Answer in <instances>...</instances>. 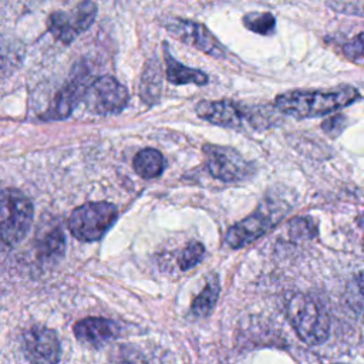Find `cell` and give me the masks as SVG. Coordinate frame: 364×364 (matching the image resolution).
Returning a JSON list of instances; mask_svg holds the SVG:
<instances>
[{
	"instance_id": "obj_1",
	"label": "cell",
	"mask_w": 364,
	"mask_h": 364,
	"mask_svg": "<svg viewBox=\"0 0 364 364\" xmlns=\"http://www.w3.org/2000/svg\"><path fill=\"white\" fill-rule=\"evenodd\" d=\"M361 98L360 91L351 85L333 90H294L280 94L274 105L286 115L296 118H314L336 112Z\"/></svg>"
},
{
	"instance_id": "obj_2",
	"label": "cell",
	"mask_w": 364,
	"mask_h": 364,
	"mask_svg": "<svg viewBox=\"0 0 364 364\" xmlns=\"http://www.w3.org/2000/svg\"><path fill=\"white\" fill-rule=\"evenodd\" d=\"M287 318L296 334L310 346L321 344L330 331V317L324 306L311 296L297 293L287 304Z\"/></svg>"
},
{
	"instance_id": "obj_3",
	"label": "cell",
	"mask_w": 364,
	"mask_h": 364,
	"mask_svg": "<svg viewBox=\"0 0 364 364\" xmlns=\"http://www.w3.org/2000/svg\"><path fill=\"white\" fill-rule=\"evenodd\" d=\"M33 203L17 189H0V247H11L24 239L33 222Z\"/></svg>"
},
{
	"instance_id": "obj_4",
	"label": "cell",
	"mask_w": 364,
	"mask_h": 364,
	"mask_svg": "<svg viewBox=\"0 0 364 364\" xmlns=\"http://www.w3.org/2000/svg\"><path fill=\"white\" fill-rule=\"evenodd\" d=\"M118 210L109 202H88L75 208L68 219L71 233L82 242H94L117 220Z\"/></svg>"
},
{
	"instance_id": "obj_5",
	"label": "cell",
	"mask_w": 364,
	"mask_h": 364,
	"mask_svg": "<svg viewBox=\"0 0 364 364\" xmlns=\"http://www.w3.org/2000/svg\"><path fill=\"white\" fill-rule=\"evenodd\" d=\"M128 90L114 77L104 75L87 85L82 101L88 111L97 115L119 114L128 104Z\"/></svg>"
},
{
	"instance_id": "obj_6",
	"label": "cell",
	"mask_w": 364,
	"mask_h": 364,
	"mask_svg": "<svg viewBox=\"0 0 364 364\" xmlns=\"http://www.w3.org/2000/svg\"><path fill=\"white\" fill-rule=\"evenodd\" d=\"M97 16V4L84 0L71 11H54L48 18L50 33L61 43H73L81 33L90 28Z\"/></svg>"
},
{
	"instance_id": "obj_7",
	"label": "cell",
	"mask_w": 364,
	"mask_h": 364,
	"mask_svg": "<svg viewBox=\"0 0 364 364\" xmlns=\"http://www.w3.org/2000/svg\"><path fill=\"white\" fill-rule=\"evenodd\" d=\"M162 26L182 43L200 50L216 58H223L226 50L222 43L209 31V28L198 21H192L182 17H168L162 21Z\"/></svg>"
},
{
	"instance_id": "obj_8",
	"label": "cell",
	"mask_w": 364,
	"mask_h": 364,
	"mask_svg": "<svg viewBox=\"0 0 364 364\" xmlns=\"http://www.w3.org/2000/svg\"><path fill=\"white\" fill-rule=\"evenodd\" d=\"M203 154L209 172L220 181L236 182L252 175V164L233 148L206 144Z\"/></svg>"
},
{
	"instance_id": "obj_9",
	"label": "cell",
	"mask_w": 364,
	"mask_h": 364,
	"mask_svg": "<svg viewBox=\"0 0 364 364\" xmlns=\"http://www.w3.org/2000/svg\"><path fill=\"white\" fill-rule=\"evenodd\" d=\"M23 351L33 364H57L61 355L57 334L43 326H33L24 333Z\"/></svg>"
},
{
	"instance_id": "obj_10",
	"label": "cell",
	"mask_w": 364,
	"mask_h": 364,
	"mask_svg": "<svg viewBox=\"0 0 364 364\" xmlns=\"http://www.w3.org/2000/svg\"><path fill=\"white\" fill-rule=\"evenodd\" d=\"M196 114L208 122L228 128H240L246 121L250 122V111L228 100L199 101L196 105Z\"/></svg>"
},
{
	"instance_id": "obj_11",
	"label": "cell",
	"mask_w": 364,
	"mask_h": 364,
	"mask_svg": "<svg viewBox=\"0 0 364 364\" xmlns=\"http://www.w3.org/2000/svg\"><path fill=\"white\" fill-rule=\"evenodd\" d=\"M274 223L276 222L272 218L270 212L257 209L253 215L232 226L228 230L225 240L233 249L243 247L259 239L262 235H264L269 229L273 228Z\"/></svg>"
},
{
	"instance_id": "obj_12",
	"label": "cell",
	"mask_w": 364,
	"mask_h": 364,
	"mask_svg": "<svg viewBox=\"0 0 364 364\" xmlns=\"http://www.w3.org/2000/svg\"><path fill=\"white\" fill-rule=\"evenodd\" d=\"M87 81L82 70L77 71L70 81L58 91L50 108L41 115L43 119H64L71 115L77 104L82 100L84 91L87 88Z\"/></svg>"
},
{
	"instance_id": "obj_13",
	"label": "cell",
	"mask_w": 364,
	"mask_h": 364,
	"mask_svg": "<svg viewBox=\"0 0 364 364\" xmlns=\"http://www.w3.org/2000/svg\"><path fill=\"white\" fill-rule=\"evenodd\" d=\"M74 334L82 344L97 348L114 340L118 336V327L102 317H87L75 323Z\"/></svg>"
},
{
	"instance_id": "obj_14",
	"label": "cell",
	"mask_w": 364,
	"mask_h": 364,
	"mask_svg": "<svg viewBox=\"0 0 364 364\" xmlns=\"http://www.w3.org/2000/svg\"><path fill=\"white\" fill-rule=\"evenodd\" d=\"M165 64H166V80L175 85L195 84L205 85L208 84V75L196 68H191L179 61H176L165 48Z\"/></svg>"
},
{
	"instance_id": "obj_15",
	"label": "cell",
	"mask_w": 364,
	"mask_h": 364,
	"mask_svg": "<svg viewBox=\"0 0 364 364\" xmlns=\"http://www.w3.org/2000/svg\"><path fill=\"white\" fill-rule=\"evenodd\" d=\"M23 44L10 37L0 34V80L11 75L23 61Z\"/></svg>"
},
{
	"instance_id": "obj_16",
	"label": "cell",
	"mask_w": 364,
	"mask_h": 364,
	"mask_svg": "<svg viewBox=\"0 0 364 364\" xmlns=\"http://www.w3.org/2000/svg\"><path fill=\"white\" fill-rule=\"evenodd\" d=\"M165 168V159L162 154L154 148L139 151L134 158V169L142 178H156Z\"/></svg>"
},
{
	"instance_id": "obj_17",
	"label": "cell",
	"mask_w": 364,
	"mask_h": 364,
	"mask_svg": "<svg viewBox=\"0 0 364 364\" xmlns=\"http://www.w3.org/2000/svg\"><path fill=\"white\" fill-rule=\"evenodd\" d=\"M218 296H219V286L218 283L212 282L209 284H206V287L200 291V294H198L191 306V313L195 316V317H205L208 316L215 304H216V300H218Z\"/></svg>"
},
{
	"instance_id": "obj_18",
	"label": "cell",
	"mask_w": 364,
	"mask_h": 364,
	"mask_svg": "<svg viewBox=\"0 0 364 364\" xmlns=\"http://www.w3.org/2000/svg\"><path fill=\"white\" fill-rule=\"evenodd\" d=\"M64 235L60 229H54L51 232H48L38 247V253L41 256V259L46 260H53L55 257H60L64 252Z\"/></svg>"
},
{
	"instance_id": "obj_19",
	"label": "cell",
	"mask_w": 364,
	"mask_h": 364,
	"mask_svg": "<svg viewBox=\"0 0 364 364\" xmlns=\"http://www.w3.org/2000/svg\"><path fill=\"white\" fill-rule=\"evenodd\" d=\"M243 24L253 33L269 36L274 31L276 20L272 13H249L243 17Z\"/></svg>"
},
{
	"instance_id": "obj_20",
	"label": "cell",
	"mask_w": 364,
	"mask_h": 364,
	"mask_svg": "<svg viewBox=\"0 0 364 364\" xmlns=\"http://www.w3.org/2000/svg\"><path fill=\"white\" fill-rule=\"evenodd\" d=\"M155 65L152 67L151 63L146 67L144 77H142V87H141V94H146L148 100L156 98L158 91L161 90V67L154 63Z\"/></svg>"
},
{
	"instance_id": "obj_21",
	"label": "cell",
	"mask_w": 364,
	"mask_h": 364,
	"mask_svg": "<svg viewBox=\"0 0 364 364\" xmlns=\"http://www.w3.org/2000/svg\"><path fill=\"white\" fill-rule=\"evenodd\" d=\"M203 255H205V247L202 243L189 242L179 257V267L182 270H188L196 266L203 259Z\"/></svg>"
},
{
	"instance_id": "obj_22",
	"label": "cell",
	"mask_w": 364,
	"mask_h": 364,
	"mask_svg": "<svg viewBox=\"0 0 364 364\" xmlns=\"http://www.w3.org/2000/svg\"><path fill=\"white\" fill-rule=\"evenodd\" d=\"M343 54L357 64L363 63V33H358L353 41L343 46Z\"/></svg>"
},
{
	"instance_id": "obj_23",
	"label": "cell",
	"mask_w": 364,
	"mask_h": 364,
	"mask_svg": "<svg viewBox=\"0 0 364 364\" xmlns=\"http://www.w3.org/2000/svg\"><path fill=\"white\" fill-rule=\"evenodd\" d=\"M119 364H146V360L138 348L122 346L119 350Z\"/></svg>"
},
{
	"instance_id": "obj_24",
	"label": "cell",
	"mask_w": 364,
	"mask_h": 364,
	"mask_svg": "<svg viewBox=\"0 0 364 364\" xmlns=\"http://www.w3.org/2000/svg\"><path fill=\"white\" fill-rule=\"evenodd\" d=\"M344 124H346V117L337 114V115H333V117L327 118V119L321 124V127H323V129H324L328 135L336 136L337 134H340V132L343 131Z\"/></svg>"
},
{
	"instance_id": "obj_25",
	"label": "cell",
	"mask_w": 364,
	"mask_h": 364,
	"mask_svg": "<svg viewBox=\"0 0 364 364\" xmlns=\"http://www.w3.org/2000/svg\"><path fill=\"white\" fill-rule=\"evenodd\" d=\"M301 226L303 228H300V225H299V222H297V219L296 220H293V223H291V235L293 236H296V237H299V236H307V233H311L310 230H309V226H310V223H309V220L307 219H301Z\"/></svg>"
}]
</instances>
